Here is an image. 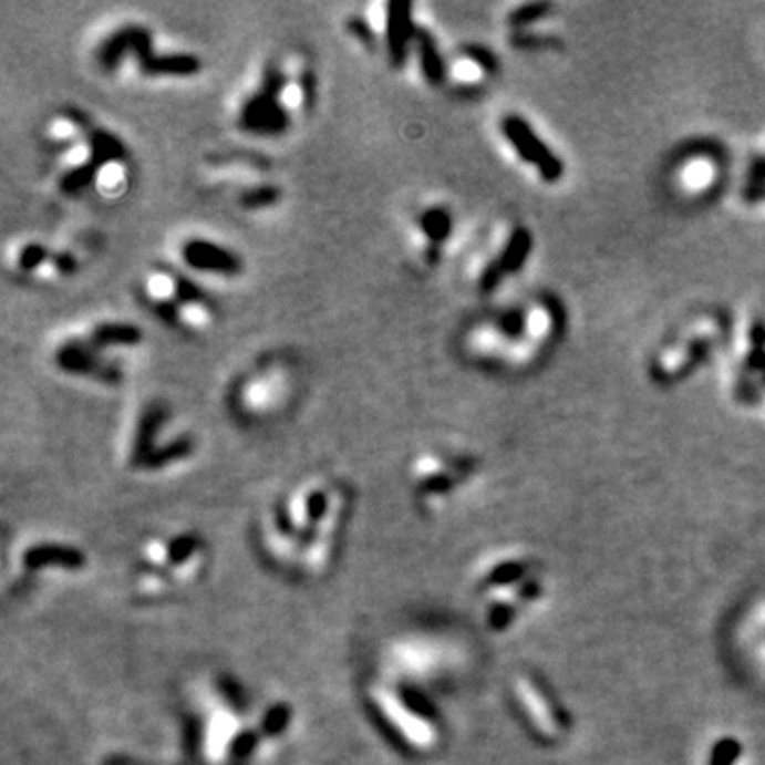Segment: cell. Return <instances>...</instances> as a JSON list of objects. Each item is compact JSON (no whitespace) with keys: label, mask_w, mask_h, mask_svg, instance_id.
I'll return each mask as SVG.
<instances>
[{"label":"cell","mask_w":765,"mask_h":765,"mask_svg":"<svg viewBox=\"0 0 765 765\" xmlns=\"http://www.w3.org/2000/svg\"><path fill=\"white\" fill-rule=\"evenodd\" d=\"M755 175H757L759 179H765V162H762V164L755 168Z\"/></svg>","instance_id":"obj_29"},{"label":"cell","mask_w":765,"mask_h":765,"mask_svg":"<svg viewBox=\"0 0 765 765\" xmlns=\"http://www.w3.org/2000/svg\"><path fill=\"white\" fill-rule=\"evenodd\" d=\"M740 744L736 740H719L711 753V764L709 765H734L738 762Z\"/></svg>","instance_id":"obj_19"},{"label":"cell","mask_w":765,"mask_h":765,"mask_svg":"<svg viewBox=\"0 0 765 765\" xmlns=\"http://www.w3.org/2000/svg\"><path fill=\"white\" fill-rule=\"evenodd\" d=\"M55 366L69 374L94 376L106 385H117L122 381V370L105 362L101 351L92 347L90 341H66L55 351Z\"/></svg>","instance_id":"obj_3"},{"label":"cell","mask_w":765,"mask_h":765,"mask_svg":"<svg viewBox=\"0 0 765 765\" xmlns=\"http://www.w3.org/2000/svg\"><path fill=\"white\" fill-rule=\"evenodd\" d=\"M48 258H50V251L43 245L30 242L18 254V266L20 270H37Z\"/></svg>","instance_id":"obj_20"},{"label":"cell","mask_w":765,"mask_h":765,"mask_svg":"<svg viewBox=\"0 0 765 765\" xmlns=\"http://www.w3.org/2000/svg\"><path fill=\"white\" fill-rule=\"evenodd\" d=\"M286 85H288L286 73H283L277 64H268L260 90H265L268 94H275V96H281V92L286 90Z\"/></svg>","instance_id":"obj_22"},{"label":"cell","mask_w":765,"mask_h":765,"mask_svg":"<svg viewBox=\"0 0 765 765\" xmlns=\"http://www.w3.org/2000/svg\"><path fill=\"white\" fill-rule=\"evenodd\" d=\"M759 189H762V192H764V194H765V185H764V187H759Z\"/></svg>","instance_id":"obj_30"},{"label":"cell","mask_w":765,"mask_h":765,"mask_svg":"<svg viewBox=\"0 0 765 765\" xmlns=\"http://www.w3.org/2000/svg\"><path fill=\"white\" fill-rule=\"evenodd\" d=\"M526 575V568L517 561H506V564H500L496 566L492 572H489V579L487 581L492 585H510V582H517L521 577Z\"/></svg>","instance_id":"obj_21"},{"label":"cell","mask_w":765,"mask_h":765,"mask_svg":"<svg viewBox=\"0 0 765 765\" xmlns=\"http://www.w3.org/2000/svg\"><path fill=\"white\" fill-rule=\"evenodd\" d=\"M141 73L147 77H194L200 73L203 62L194 53H152L138 62Z\"/></svg>","instance_id":"obj_8"},{"label":"cell","mask_w":765,"mask_h":765,"mask_svg":"<svg viewBox=\"0 0 765 765\" xmlns=\"http://www.w3.org/2000/svg\"><path fill=\"white\" fill-rule=\"evenodd\" d=\"M87 341L99 351L111 347H136L143 341V332L133 323H99Z\"/></svg>","instance_id":"obj_9"},{"label":"cell","mask_w":765,"mask_h":765,"mask_svg":"<svg viewBox=\"0 0 765 765\" xmlns=\"http://www.w3.org/2000/svg\"><path fill=\"white\" fill-rule=\"evenodd\" d=\"M99 173H101V168L92 159H85V162H81L80 166H75V168H71L69 173L62 175L60 189H62V194L75 196V194H80L87 185L92 184Z\"/></svg>","instance_id":"obj_16"},{"label":"cell","mask_w":765,"mask_h":765,"mask_svg":"<svg viewBox=\"0 0 765 765\" xmlns=\"http://www.w3.org/2000/svg\"><path fill=\"white\" fill-rule=\"evenodd\" d=\"M99 168L120 164L126 159V147L115 134L94 131L90 134V158Z\"/></svg>","instance_id":"obj_11"},{"label":"cell","mask_w":765,"mask_h":765,"mask_svg":"<svg viewBox=\"0 0 765 765\" xmlns=\"http://www.w3.org/2000/svg\"><path fill=\"white\" fill-rule=\"evenodd\" d=\"M417 28L413 22V4L396 0L387 4V18H385V41L390 60L402 66L409 58V48L415 41Z\"/></svg>","instance_id":"obj_6"},{"label":"cell","mask_w":765,"mask_h":765,"mask_svg":"<svg viewBox=\"0 0 765 765\" xmlns=\"http://www.w3.org/2000/svg\"><path fill=\"white\" fill-rule=\"evenodd\" d=\"M24 561L30 568H41V566H64V568H73L75 564H80L77 554H73L71 549H60V547H32L27 555Z\"/></svg>","instance_id":"obj_12"},{"label":"cell","mask_w":765,"mask_h":765,"mask_svg":"<svg viewBox=\"0 0 765 765\" xmlns=\"http://www.w3.org/2000/svg\"><path fill=\"white\" fill-rule=\"evenodd\" d=\"M415 43H417V58H420L423 77L430 81L432 85L443 83L445 75H447V69H445V60H443V55L438 52V45H436L434 37L427 30L417 28Z\"/></svg>","instance_id":"obj_10"},{"label":"cell","mask_w":765,"mask_h":765,"mask_svg":"<svg viewBox=\"0 0 765 765\" xmlns=\"http://www.w3.org/2000/svg\"><path fill=\"white\" fill-rule=\"evenodd\" d=\"M55 266H58V270L62 272V275H71V272H75V260L71 258V256H66V254H60V256H55Z\"/></svg>","instance_id":"obj_28"},{"label":"cell","mask_w":765,"mask_h":765,"mask_svg":"<svg viewBox=\"0 0 765 765\" xmlns=\"http://www.w3.org/2000/svg\"><path fill=\"white\" fill-rule=\"evenodd\" d=\"M547 11V4H531V7H524L521 11H517L515 15H510V22L513 24H528V22H534L540 13Z\"/></svg>","instance_id":"obj_26"},{"label":"cell","mask_w":765,"mask_h":765,"mask_svg":"<svg viewBox=\"0 0 765 765\" xmlns=\"http://www.w3.org/2000/svg\"><path fill=\"white\" fill-rule=\"evenodd\" d=\"M168 417V411L164 404H149L141 417H138V423H136V432H134L133 441V457L134 466H145L147 459L152 457V453L158 449L156 447V438H158L159 430L162 425L166 422Z\"/></svg>","instance_id":"obj_7"},{"label":"cell","mask_w":765,"mask_h":765,"mask_svg":"<svg viewBox=\"0 0 765 765\" xmlns=\"http://www.w3.org/2000/svg\"><path fill=\"white\" fill-rule=\"evenodd\" d=\"M300 92H302V105L304 108H311L317 101V81L316 73L311 69H304L300 75Z\"/></svg>","instance_id":"obj_23"},{"label":"cell","mask_w":765,"mask_h":765,"mask_svg":"<svg viewBox=\"0 0 765 765\" xmlns=\"http://www.w3.org/2000/svg\"><path fill=\"white\" fill-rule=\"evenodd\" d=\"M238 128L258 136H279L290 128V115L279 103V96L260 90L240 106Z\"/></svg>","instance_id":"obj_2"},{"label":"cell","mask_w":765,"mask_h":765,"mask_svg":"<svg viewBox=\"0 0 765 765\" xmlns=\"http://www.w3.org/2000/svg\"><path fill=\"white\" fill-rule=\"evenodd\" d=\"M528 232H524V230H517V232L513 235V238H510V242H508L506 251L502 254L500 265H498L500 266L502 272H513V270H517L519 266L524 265V260L528 258Z\"/></svg>","instance_id":"obj_17"},{"label":"cell","mask_w":765,"mask_h":765,"mask_svg":"<svg viewBox=\"0 0 765 765\" xmlns=\"http://www.w3.org/2000/svg\"><path fill=\"white\" fill-rule=\"evenodd\" d=\"M152 53H154L152 32L147 28L131 24V27L120 28L111 37H106L105 41L101 43V48L96 50V60H99V66L103 71L111 73L128 55H134L141 62Z\"/></svg>","instance_id":"obj_4"},{"label":"cell","mask_w":765,"mask_h":765,"mask_svg":"<svg viewBox=\"0 0 765 765\" xmlns=\"http://www.w3.org/2000/svg\"><path fill=\"white\" fill-rule=\"evenodd\" d=\"M504 136L508 143L517 149L521 158L534 164L542 179L557 182L564 175V164L555 158L554 152L538 138V134L531 131V126L526 124L519 115H506L502 122Z\"/></svg>","instance_id":"obj_1"},{"label":"cell","mask_w":765,"mask_h":765,"mask_svg":"<svg viewBox=\"0 0 765 765\" xmlns=\"http://www.w3.org/2000/svg\"><path fill=\"white\" fill-rule=\"evenodd\" d=\"M513 617H515V610L508 604H496L489 612V623L494 630H504V628H508Z\"/></svg>","instance_id":"obj_25"},{"label":"cell","mask_w":765,"mask_h":765,"mask_svg":"<svg viewBox=\"0 0 765 765\" xmlns=\"http://www.w3.org/2000/svg\"><path fill=\"white\" fill-rule=\"evenodd\" d=\"M451 215L449 211L445 209H427L420 217V228H422L423 235L427 237L430 242L434 245H441L445 242L451 235Z\"/></svg>","instance_id":"obj_15"},{"label":"cell","mask_w":765,"mask_h":765,"mask_svg":"<svg viewBox=\"0 0 765 765\" xmlns=\"http://www.w3.org/2000/svg\"><path fill=\"white\" fill-rule=\"evenodd\" d=\"M194 451V441L189 436H177L173 438L168 445L164 447H158V449L152 453V457L147 459V464L143 468H149V471H158V468H164L173 462H179L187 457L189 453Z\"/></svg>","instance_id":"obj_14"},{"label":"cell","mask_w":765,"mask_h":765,"mask_svg":"<svg viewBox=\"0 0 765 765\" xmlns=\"http://www.w3.org/2000/svg\"><path fill=\"white\" fill-rule=\"evenodd\" d=\"M716 168L713 162L706 158H693L686 162L681 170V184L689 192H700V189H709V185L714 182V173Z\"/></svg>","instance_id":"obj_13"},{"label":"cell","mask_w":765,"mask_h":765,"mask_svg":"<svg viewBox=\"0 0 765 765\" xmlns=\"http://www.w3.org/2000/svg\"><path fill=\"white\" fill-rule=\"evenodd\" d=\"M281 192L279 187L275 185H262V187H256V189H249L240 196V205L242 209H249V211H258V209H266V207H272L277 200H279Z\"/></svg>","instance_id":"obj_18"},{"label":"cell","mask_w":765,"mask_h":765,"mask_svg":"<svg viewBox=\"0 0 765 765\" xmlns=\"http://www.w3.org/2000/svg\"><path fill=\"white\" fill-rule=\"evenodd\" d=\"M347 28H349V32H351L360 43H364L366 48L376 45V39H374V34H372V28L366 24V20L353 15V18L347 22Z\"/></svg>","instance_id":"obj_24"},{"label":"cell","mask_w":765,"mask_h":765,"mask_svg":"<svg viewBox=\"0 0 765 765\" xmlns=\"http://www.w3.org/2000/svg\"><path fill=\"white\" fill-rule=\"evenodd\" d=\"M466 58H471L483 71H494L496 69V58L492 53L480 50V48H468L466 50Z\"/></svg>","instance_id":"obj_27"},{"label":"cell","mask_w":765,"mask_h":765,"mask_svg":"<svg viewBox=\"0 0 765 765\" xmlns=\"http://www.w3.org/2000/svg\"><path fill=\"white\" fill-rule=\"evenodd\" d=\"M182 258L185 266L196 272L221 275V277H237L242 270V262L235 251L207 240V238H189L182 247Z\"/></svg>","instance_id":"obj_5"}]
</instances>
